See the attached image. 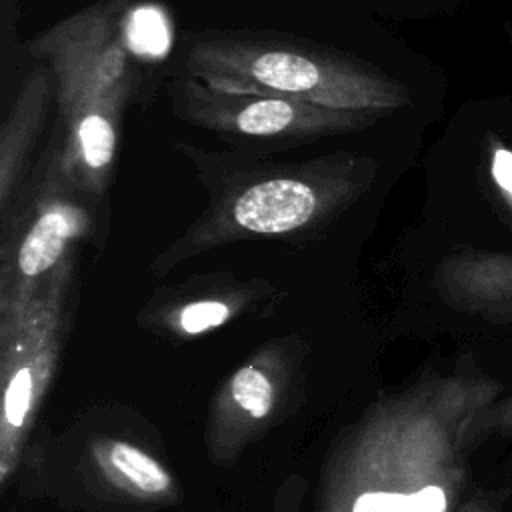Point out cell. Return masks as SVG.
<instances>
[{
    "instance_id": "6da1fadb",
    "label": "cell",
    "mask_w": 512,
    "mask_h": 512,
    "mask_svg": "<svg viewBox=\"0 0 512 512\" xmlns=\"http://www.w3.org/2000/svg\"><path fill=\"white\" fill-rule=\"evenodd\" d=\"M132 0H100L34 36L28 52L56 80L60 162L90 200L102 198L116 158L122 112L136 92L124 16Z\"/></svg>"
},
{
    "instance_id": "7a4b0ae2",
    "label": "cell",
    "mask_w": 512,
    "mask_h": 512,
    "mask_svg": "<svg viewBox=\"0 0 512 512\" xmlns=\"http://www.w3.org/2000/svg\"><path fill=\"white\" fill-rule=\"evenodd\" d=\"M374 176V158L348 150L248 166L212 188L208 208L152 258L150 270L164 276L188 258L240 240L316 234L356 204Z\"/></svg>"
},
{
    "instance_id": "3957f363",
    "label": "cell",
    "mask_w": 512,
    "mask_h": 512,
    "mask_svg": "<svg viewBox=\"0 0 512 512\" xmlns=\"http://www.w3.org/2000/svg\"><path fill=\"white\" fill-rule=\"evenodd\" d=\"M188 76L214 88L294 98L332 108L396 110L406 88L370 62L282 34L204 30L182 48Z\"/></svg>"
},
{
    "instance_id": "277c9868",
    "label": "cell",
    "mask_w": 512,
    "mask_h": 512,
    "mask_svg": "<svg viewBox=\"0 0 512 512\" xmlns=\"http://www.w3.org/2000/svg\"><path fill=\"white\" fill-rule=\"evenodd\" d=\"M88 200L66 176L58 146L52 148L28 202L2 224L0 322L20 316L50 274L92 232Z\"/></svg>"
},
{
    "instance_id": "5b68a950",
    "label": "cell",
    "mask_w": 512,
    "mask_h": 512,
    "mask_svg": "<svg viewBox=\"0 0 512 512\" xmlns=\"http://www.w3.org/2000/svg\"><path fill=\"white\" fill-rule=\"evenodd\" d=\"M174 114L232 142L296 146L360 132L386 118L390 110L332 108L294 98L214 88L192 76L168 84Z\"/></svg>"
},
{
    "instance_id": "8992f818",
    "label": "cell",
    "mask_w": 512,
    "mask_h": 512,
    "mask_svg": "<svg viewBox=\"0 0 512 512\" xmlns=\"http://www.w3.org/2000/svg\"><path fill=\"white\" fill-rule=\"evenodd\" d=\"M76 250L50 274L30 306L14 320L0 322L2 336V480L8 478L36 404L52 374L60 346L64 300L72 280Z\"/></svg>"
},
{
    "instance_id": "52a82bcc",
    "label": "cell",
    "mask_w": 512,
    "mask_h": 512,
    "mask_svg": "<svg viewBox=\"0 0 512 512\" xmlns=\"http://www.w3.org/2000/svg\"><path fill=\"white\" fill-rule=\"evenodd\" d=\"M56 104V80L46 64L36 66L20 84L10 112L0 128V216H10L34 144L44 128L50 106Z\"/></svg>"
},
{
    "instance_id": "ba28073f",
    "label": "cell",
    "mask_w": 512,
    "mask_h": 512,
    "mask_svg": "<svg viewBox=\"0 0 512 512\" xmlns=\"http://www.w3.org/2000/svg\"><path fill=\"white\" fill-rule=\"evenodd\" d=\"M260 286V282L224 280L222 288L212 294H200L168 304L162 312V320L170 330L182 336L204 334L236 316L258 296Z\"/></svg>"
},
{
    "instance_id": "9c48e42d",
    "label": "cell",
    "mask_w": 512,
    "mask_h": 512,
    "mask_svg": "<svg viewBox=\"0 0 512 512\" xmlns=\"http://www.w3.org/2000/svg\"><path fill=\"white\" fill-rule=\"evenodd\" d=\"M98 462L114 484L142 496H160L172 488L166 468L134 444L108 440L98 446Z\"/></svg>"
},
{
    "instance_id": "30bf717a",
    "label": "cell",
    "mask_w": 512,
    "mask_h": 512,
    "mask_svg": "<svg viewBox=\"0 0 512 512\" xmlns=\"http://www.w3.org/2000/svg\"><path fill=\"white\" fill-rule=\"evenodd\" d=\"M232 404L250 420L266 418L276 402V386L270 372L260 362L238 368L228 382Z\"/></svg>"
},
{
    "instance_id": "8fae6325",
    "label": "cell",
    "mask_w": 512,
    "mask_h": 512,
    "mask_svg": "<svg viewBox=\"0 0 512 512\" xmlns=\"http://www.w3.org/2000/svg\"><path fill=\"white\" fill-rule=\"evenodd\" d=\"M130 16H132L130 24H128V18L124 16V40H126L128 50L144 52V54H158L160 44L162 46L168 44L162 12H158L154 6H150L140 12H132Z\"/></svg>"
},
{
    "instance_id": "7c38bea8",
    "label": "cell",
    "mask_w": 512,
    "mask_h": 512,
    "mask_svg": "<svg viewBox=\"0 0 512 512\" xmlns=\"http://www.w3.org/2000/svg\"><path fill=\"white\" fill-rule=\"evenodd\" d=\"M350 512H408V496L392 490H362L352 500Z\"/></svg>"
},
{
    "instance_id": "4fadbf2b",
    "label": "cell",
    "mask_w": 512,
    "mask_h": 512,
    "mask_svg": "<svg viewBox=\"0 0 512 512\" xmlns=\"http://www.w3.org/2000/svg\"><path fill=\"white\" fill-rule=\"evenodd\" d=\"M408 496V512H446V492L440 486H424Z\"/></svg>"
},
{
    "instance_id": "5bb4252c",
    "label": "cell",
    "mask_w": 512,
    "mask_h": 512,
    "mask_svg": "<svg viewBox=\"0 0 512 512\" xmlns=\"http://www.w3.org/2000/svg\"><path fill=\"white\" fill-rule=\"evenodd\" d=\"M492 178L512 198V150L500 148L492 156Z\"/></svg>"
}]
</instances>
